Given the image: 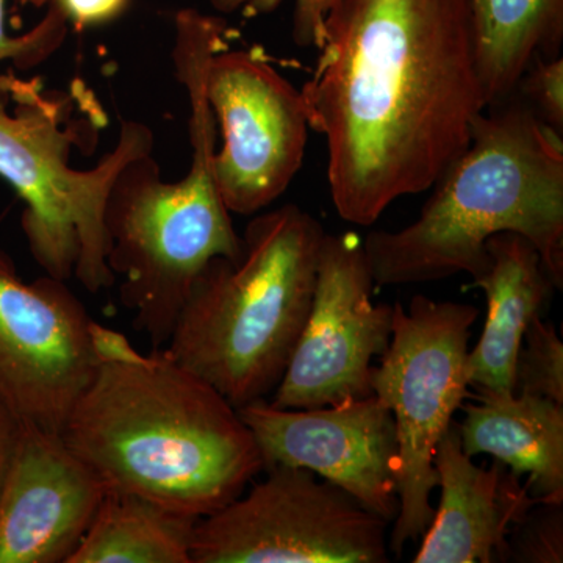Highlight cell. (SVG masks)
Instances as JSON below:
<instances>
[{"label": "cell", "instance_id": "cell-13", "mask_svg": "<svg viewBox=\"0 0 563 563\" xmlns=\"http://www.w3.org/2000/svg\"><path fill=\"white\" fill-rule=\"evenodd\" d=\"M106 493L62 433L21 421L0 493V563H68Z\"/></svg>", "mask_w": 563, "mask_h": 563}, {"label": "cell", "instance_id": "cell-17", "mask_svg": "<svg viewBox=\"0 0 563 563\" xmlns=\"http://www.w3.org/2000/svg\"><path fill=\"white\" fill-rule=\"evenodd\" d=\"M468 5L487 110L515 95L536 58L561 55L563 0H468Z\"/></svg>", "mask_w": 563, "mask_h": 563}, {"label": "cell", "instance_id": "cell-5", "mask_svg": "<svg viewBox=\"0 0 563 563\" xmlns=\"http://www.w3.org/2000/svg\"><path fill=\"white\" fill-rule=\"evenodd\" d=\"M324 235L295 203L252 218L240 257L199 274L162 351L236 409L268 399L306 324Z\"/></svg>", "mask_w": 563, "mask_h": 563}, {"label": "cell", "instance_id": "cell-8", "mask_svg": "<svg viewBox=\"0 0 563 563\" xmlns=\"http://www.w3.org/2000/svg\"><path fill=\"white\" fill-rule=\"evenodd\" d=\"M196 525L191 563H387L388 521L309 470L276 465Z\"/></svg>", "mask_w": 563, "mask_h": 563}, {"label": "cell", "instance_id": "cell-10", "mask_svg": "<svg viewBox=\"0 0 563 563\" xmlns=\"http://www.w3.org/2000/svg\"><path fill=\"white\" fill-rule=\"evenodd\" d=\"M374 285L362 240L325 233L309 314L273 406L318 409L374 395L373 361L388 350L393 324V306L373 302Z\"/></svg>", "mask_w": 563, "mask_h": 563}, {"label": "cell", "instance_id": "cell-1", "mask_svg": "<svg viewBox=\"0 0 563 563\" xmlns=\"http://www.w3.org/2000/svg\"><path fill=\"white\" fill-rule=\"evenodd\" d=\"M318 52L307 120L328 143L336 213L366 228L472 141L485 102L468 0H339Z\"/></svg>", "mask_w": 563, "mask_h": 563}, {"label": "cell", "instance_id": "cell-20", "mask_svg": "<svg viewBox=\"0 0 563 563\" xmlns=\"http://www.w3.org/2000/svg\"><path fill=\"white\" fill-rule=\"evenodd\" d=\"M507 562H563V503L533 504L507 539Z\"/></svg>", "mask_w": 563, "mask_h": 563}, {"label": "cell", "instance_id": "cell-21", "mask_svg": "<svg viewBox=\"0 0 563 563\" xmlns=\"http://www.w3.org/2000/svg\"><path fill=\"white\" fill-rule=\"evenodd\" d=\"M5 3L0 0V65L10 63L20 70H27L49 60L68 36V18L60 7L51 0L43 20L27 32L10 35L5 27Z\"/></svg>", "mask_w": 563, "mask_h": 563}, {"label": "cell", "instance_id": "cell-16", "mask_svg": "<svg viewBox=\"0 0 563 563\" xmlns=\"http://www.w3.org/2000/svg\"><path fill=\"white\" fill-rule=\"evenodd\" d=\"M476 391V401L461 407L463 453L492 455L528 476L537 501L563 503V406L514 391Z\"/></svg>", "mask_w": 563, "mask_h": 563}, {"label": "cell", "instance_id": "cell-14", "mask_svg": "<svg viewBox=\"0 0 563 563\" xmlns=\"http://www.w3.org/2000/svg\"><path fill=\"white\" fill-rule=\"evenodd\" d=\"M433 466L442 495L413 562H507V539L537 503L528 485L503 462L476 465L463 453L455 421L437 446Z\"/></svg>", "mask_w": 563, "mask_h": 563}, {"label": "cell", "instance_id": "cell-7", "mask_svg": "<svg viewBox=\"0 0 563 563\" xmlns=\"http://www.w3.org/2000/svg\"><path fill=\"white\" fill-rule=\"evenodd\" d=\"M479 317L472 303L415 296L393 306L388 350L373 366L372 388L391 410L398 437L399 512L388 550L402 555L407 543L428 531L439 487L433 459L454 415L468 398L470 336Z\"/></svg>", "mask_w": 563, "mask_h": 563}, {"label": "cell", "instance_id": "cell-18", "mask_svg": "<svg viewBox=\"0 0 563 563\" xmlns=\"http://www.w3.org/2000/svg\"><path fill=\"white\" fill-rule=\"evenodd\" d=\"M201 518L117 490H107L68 563H191Z\"/></svg>", "mask_w": 563, "mask_h": 563}, {"label": "cell", "instance_id": "cell-19", "mask_svg": "<svg viewBox=\"0 0 563 563\" xmlns=\"http://www.w3.org/2000/svg\"><path fill=\"white\" fill-rule=\"evenodd\" d=\"M515 395L547 398L563 406V343L551 322L533 318L515 362Z\"/></svg>", "mask_w": 563, "mask_h": 563}, {"label": "cell", "instance_id": "cell-11", "mask_svg": "<svg viewBox=\"0 0 563 563\" xmlns=\"http://www.w3.org/2000/svg\"><path fill=\"white\" fill-rule=\"evenodd\" d=\"M92 322L68 282H25L0 246V399L21 421L62 432L98 368Z\"/></svg>", "mask_w": 563, "mask_h": 563}, {"label": "cell", "instance_id": "cell-24", "mask_svg": "<svg viewBox=\"0 0 563 563\" xmlns=\"http://www.w3.org/2000/svg\"><path fill=\"white\" fill-rule=\"evenodd\" d=\"M70 24L77 29L98 27L118 20L131 5V0H54Z\"/></svg>", "mask_w": 563, "mask_h": 563}, {"label": "cell", "instance_id": "cell-22", "mask_svg": "<svg viewBox=\"0 0 563 563\" xmlns=\"http://www.w3.org/2000/svg\"><path fill=\"white\" fill-rule=\"evenodd\" d=\"M518 96L539 120L563 135V58H536L525 70L517 87Z\"/></svg>", "mask_w": 563, "mask_h": 563}, {"label": "cell", "instance_id": "cell-6", "mask_svg": "<svg viewBox=\"0 0 563 563\" xmlns=\"http://www.w3.org/2000/svg\"><path fill=\"white\" fill-rule=\"evenodd\" d=\"M174 69L190 102V172L184 179L165 181L154 152L129 162L107 199V235L157 266H206L217 257L236 261L242 235L214 179L217 120L203 88L210 58L228 47V22L185 9L174 16Z\"/></svg>", "mask_w": 563, "mask_h": 563}, {"label": "cell", "instance_id": "cell-9", "mask_svg": "<svg viewBox=\"0 0 563 563\" xmlns=\"http://www.w3.org/2000/svg\"><path fill=\"white\" fill-rule=\"evenodd\" d=\"M220 125L213 173L231 213H258L290 187L301 169L309 120L301 90L257 51H218L203 79Z\"/></svg>", "mask_w": 563, "mask_h": 563}, {"label": "cell", "instance_id": "cell-12", "mask_svg": "<svg viewBox=\"0 0 563 563\" xmlns=\"http://www.w3.org/2000/svg\"><path fill=\"white\" fill-rule=\"evenodd\" d=\"M239 412L257 442L265 470H309L388 523L395 521L398 437L391 410L376 395L318 409H282L261 399Z\"/></svg>", "mask_w": 563, "mask_h": 563}, {"label": "cell", "instance_id": "cell-2", "mask_svg": "<svg viewBox=\"0 0 563 563\" xmlns=\"http://www.w3.org/2000/svg\"><path fill=\"white\" fill-rule=\"evenodd\" d=\"M62 437L107 490L203 518L265 470L251 429L217 388L162 350L141 354L110 331Z\"/></svg>", "mask_w": 563, "mask_h": 563}, {"label": "cell", "instance_id": "cell-25", "mask_svg": "<svg viewBox=\"0 0 563 563\" xmlns=\"http://www.w3.org/2000/svg\"><path fill=\"white\" fill-rule=\"evenodd\" d=\"M20 432V418L0 399V493H2L7 473H9L11 461H13Z\"/></svg>", "mask_w": 563, "mask_h": 563}, {"label": "cell", "instance_id": "cell-23", "mask_svg": "<svg viewBox=\"0 0 563 563\" xmlns=\"http://www.w3.org/2000/svg\"><path fill=\"white\" fill-rule=\"evenodd\" d=\"M284 0H210L221 14L243 10L247 14L273 13ZM339 0H295L292 10V41L299 47H320L324 40L325 18Z\"/></svg>", "mask_w": 563, "mask_h": 563}, {"label": "cell", "instance_id": "cell-4", "mask_svg": "<svg viewBox=\"0 0 563 563\" xmlns=\"http://www.w3.org/2000/svg\"><path fill=\"white\" fill-rule=\"evenodd\" d=\"M99 103L81 81L69 91L49 90L40 77L0 74V179L24 202L29 251L44 274L74 277L92 295L117 282L107 262L111 187L129 162L155 146L150 125L122 121L117 144L95 168H74V147H95L107 124Z\"/></svg>", "mask_w": 563, "mask_h": 563}, {"label": "cell", "instance_id": "cell-15", "mask_svg": "<svg viewBox=\"0 0 563 563\" xmlns=\"http://www.w3.org/2000/svg\"><path fill=\"white\" fill-rule=\"evenodd\" d=\"M487 252L490 268L472 284L487 296V321L470 350V385L476 390L514 391L515 362L526 329L542 317L555 285L539 251L518 233H496Z\"/></svg>", "mask_w": 563, "mask_h": 563}, {"label": "cell", "instance_id": "cell-3", "mask_svg": "<svg viewBox=\"0 0 563 563\" xmlns=\"http://www.w3.org/2000/svg\"><path fill=\"white\" fill-rule=\"evenodd\" d=\"M477 114L468 147L432 185L420 217L374 231L363 251L377 285L426 284L490 268L496 233L525 236L548 276L563 285V141L515 92Z\"/></svg>", "mask_w": 563, "mask_h": 563}]
</instances>
